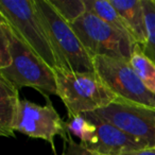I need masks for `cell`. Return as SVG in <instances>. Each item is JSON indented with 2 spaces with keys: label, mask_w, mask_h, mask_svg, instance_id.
Masks as SVG:
<instances>
[{
  "label": "cell",
  "mask_w": 155,
  "mask_h": 155,
  "mask_svg": "<svg viewBox=\"0 0 155 155\" xmlns=\"http://www.w3.org/2000/svg\"><path fill=\"white\" fill-rule=\"evenodd\" d=\"M91 58L96 56L130 61L136 45L131 38L87 11L70 25Z\"/></svg>",
  "instance_id": "cell-5"
},
{
  "label": "cell",
  "mask_w": 155,
  "mask_h": 155,
  "mask_svg": "<svg viewBox=\"0 0 155 155\" xmlns=\"http://www.w3.org/2000/svg\"><path fill=\"white\" fill-rule=\"evenodd\" d=\"M147 26V41L142 46L143 53L155 63V0H142Z\"/></svg>",
  "instance_id": "cell-15"
},
{
  "label": "cell",
  "mask_w": 155,
  "mask_h": 155,
  "mask_svg": "<svg viewBox=\"0 0 155 155\" xmlns=\"http://www.w3.org/2000/svg\"><path fill=\"white\" fill-rule=\"evenodd\" d=\"M95 115L149 148H155V110L118 99Z\"/></svg>",
  "instance_id": "cell-7"
},
{
  "label": "cell",
  "mask_w": 155,
  "mask_h": 155,
  "mask_svg": "<svg viewBox=\"0 0 155 155\" xmlns=\"http://www.w3.org/2000/svg\"><path fill=\"white\" fill-rule=\"evenodd\" d=\"M0 14L3 15L27 45L53 70L58 68L34 0H0Z\"/></svg>",
  "instance_id": "cell-4"
},
{
  "label": "cell",
  "mask_w": 155,
  "mask_h": 155,
  "mask_svg": "<svg viewBox=\"0 0 155 155\" xmlns=\"http://www.w3.org/2000/svg\"><path fill=\"white\" fill-rule=\"evenodd\" d=\"M14 130L31 138L48 141L53 149L54 155H56L54 137L60 135L64 140L68 135L66 122L62 120L49 99L44 106L29 100H20Z\"/></svg>",
  "instance_id": "cell-8"
},
{
  "label": "cell",
  "mask_w": 155,
  "mask_h": 155,
  "mask_svg": "<svg viewBox=\"0 0 155 155\" xmlns=\"http://www.w3.org/2000/svg\"><path fill=\"white\" fill-rule=\"evenodd\" d=\"M82 115L97 127V142L87 148L94 155H124L149 148L94 113H85Z\"/></svg>",
  "instance_id": "cell-9"
},
{
  "label": "cell",
  "mask_w": 155,
  "mask_h": 155,
  "mask_svg": "<svg viewBox=\"0 0 155 155\" xmlns=\"http://www.w3.org/2000/svg\"><path fill=\"white\" fill-rule=\"evenodd\" d=\"M93 62L96 73L119 99L155 110V95L140 81L130 61L96 56Z\"/></svg>",
  "instance_id": "cell-6"
},
{
  "label": "cell",
  "mask_w": 155,
  "mask_h": 155,
  "mask_svg": "<svg viewBox=\"0 0 155 155\" xmlns=\"http://www.w3.org/2000/svg\"><path fill=\"white\" fill-rule=\"evenodd\" d=\"M18 87L0 75V135L13 137L16 116L19 107Z\"/></svg>",
  "instance_id": "cell-11"
},
{
  "label": "cell",
  "mask_w": 155,
  "mask_h": 155,
  "mask_svg": "<svg viewBox=\"0 0 155 155\" xmlns=\"http://www.w3.org/2000/svg\"><path fill=\"white\" fill-rule=\"evenodd\" d=\"M110 2L122 17L135 44L142 47L147 41L146 14L142 0H110Z\"/></svg>",
  "instance_id": "cell-10"
},
{
  "label": "cell",
  "mask_w": 155,
  "mask_h": 155,
  "mask_svg": "<svg viewBox=\"0 0 155 155\" xmlns=\"http://www.w3.org/2000/svg\"><path fill=\"white\" fill-rule=\"evenodd\" d=\"M11 27L7 18L0 14V70L11 65Z\"/></svg>",
  "instance_id": "cell-17"
},
{
  "label": "cell",
  "mask_w": 155,
  "mask_h": 155,
  "mask_svg": "<svg viewBox=\"0 0 155 155\" xmlns=\"http://www.w3.org/2000/svg\"><path fill=\"white\" fill-rule=\"evenodd\" d=\"M49 2L70 25L87 12L85 0H49Z\"/></svg>",
  "instance_id": "cell-16"
},
{
  "label": "cell",
  "mask_w": 155,
  "mask_h": 155,
  "mask_svg": "<svg viewBox=\"0 0 155 155\" xmlns=\"http://www.w3.org/2000/svg\"><path fill=\"white\" fill-rule=\"evenodd\" d=\"M130 63L147 89L155 95V63L143 53L142 48L137 44L134 46Z\"/></svg>",
  "instance_id": "cell-13"
},
{
  "label": "cell",
  "mask_w": 155,
  "mask_h": 155,
  "mask_svg": "<svg viewBox=\"0 0 155 155\" xmlns=\"http://www.w3.org/2000/svg\"><path fill=\"white\" fill-rule=\"evenodd\" d=\"M85 5H86L87 11L97 15L104 22H106L110 27L116 29L118 32H120L121 34L133 41L122 17L119 15L117 10L110 5V1L107 0H85Z\"/></svg>",
  "instance_id": "cell-12"
},
{
  "label": "cell",
  "mask_w": 155,
  "mask_h": 155,
  "mask_svg": "<svg viewBox=\"0 0 155 155\" xmlns=\"http://www.w3.org/2000/svg\"><path fill=\"white\" fill-rule=\"evenodd\" d=\"M10 24V22H9ZM11 27L12 63L0 70L2 75L16 87H32L48 99V95L58 96L54 70L50 68Z\"/></svg>",
  "instance_id": "cell-3"
},
{
  "label": "cell",
  "mask_w": 155,
  "mask_h": 155,
  "mask_svg": "<svg viewBox=\"0 0 155 155\" xmlns=\"http://www.w3.org/2000/svg\"><path fill=\"white\" fill-rule=\"evenodd\" d=\"M58 96L71 115L93 113L107 106L119 98L110 91L96 72L54 70Z\"/></svg>",
  "instance_id": "cell-2"
},
{
  "label": "cell",
  "mask_w": 155,
  "mask_h": 155,
  "mask_svg": "<svg viewBox=\"0 0 155 155\" xmlns=\"http://www.w3.org/2000/svg\"><path fill=\"white\" fill-rule=\"evenodd\" d=\"M50 44L55 54L58 66L73 72H96L91 58L78 35L49 0H34Z\"/></svg>",
  "instance_id": "cell-1"
},
{
  "label": "cell",
  "mask_w": 155,
  "mask_h": 155,
  "mask_svg": "<svg viewBox=\"0 0 155 155\" xmlns=\"http://www.w3.org/2000/svg\"><path fill=\"white\" fill-rule=\"evenodd\" d=\"M124 155H155V148H147L142 150L134 151V152L127 153Z\"/></svg>",
  "instance_id": "cell-19"
},
{
  "label": "cell",
  "mask_w": 155,
  "mask_h": 155,
  "mask_svg": "<svg viewBox=\"0 0 155 155\" xmlns=\"http://www.w3.org/2000/svg\"><path fill=\"white\" fill-rule=\"evenodd\" d=\"M61 155H94L84 144L78 143L73 140L72 135L68 132V135L64 139V149Z\"/></svg>",
  "instance_id": "cell-18"
},
{
  "label": "cell",
  "mask_w": 155,
  "mask_h": 155,
  "mask_svg": "<svg viewBox=\"0 0 155 155\" xmlns=\"http://www.w3.org/2000/svg\"><path fill=\"white\" fill-rule=\"evenodd\" d=\"M66 122L67 131L71 135L81 140V143L86 148L97 142V127L91 121L86 119L84 115H71Z\"/></svg>",
  "instance_id": "cell-14"
}]
</instances>
